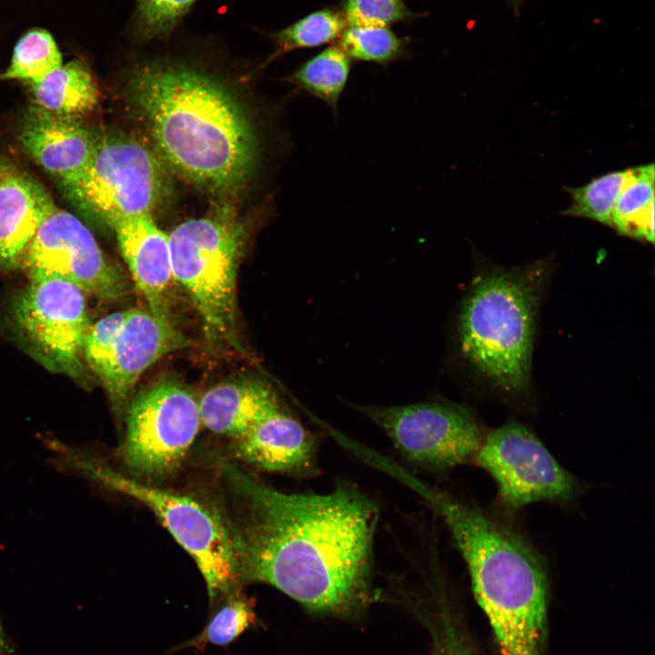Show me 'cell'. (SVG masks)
Wrapping results in <instances>:
<instances>
[{
    "label": "cell",
    "instance_id": "obj_1",
    "mask_svg": "<svg viewBox=\"0 0 655 655\" xmlns=\"http://www.w3.org/2000/svg\"><path fill=\"white\" fill-rule=\"evenodd\" d=\"M222 473L240 504L239 524L229 527L242 581L322 614L350 615L372 601L379 509L361 489L341 480L328 493H287L230 463Z\"/></svg>",
    "mask_w": 655,
    "mask_h": 655
},
{
    "label": "cell",
    "instance_id": "obj_29",
    "mask_svg": "<svg viewBox=\"0 0 655 655\" xmlns=\"http://www.w3.org/2000/svg\"><path fill=\"white\" fill-rule=\"evenodd\" d=\"M438 655H475L465 646V644L458 640L453 632H449L446 643L443 644Z\"/></svg>",
    "mask_w": 655,
    "mask_h": 655
},
{
    "label": "cell",
    "instance_id": "obj_20",
    "mask_svg": "<svg viewBox=\"0 0 655 655\" xmlns=\"http://www.w3.org/2000/svg\"><path fill=\"white\" fill-rule=\"evenodd\" d=\"M654 165L628 169L615 204L611 226L619 234L638 240H654Z\"/></svg>",
    "mask_w": 655,
    "mask_h": 655
},
{
    "label": "cell",
    "instance_id": "obj_11",
    "mask_svg": "<svg viewBox=\"0 0 655 655\" xmlns=\"http://www.w3.org/2000/svg\"><path fill=\"white\" fill-rule=\"evenodd\" d=\"M22 264L30 279H61L102 301L118 300L128 291L123 273L107 260L92 232L55 204L31 239Z\"/></svg>",
    "mask_w": 655,
    "mask_h": 655
},
{
    "label": "cell",
    "instance_id": "obj_25",
    "mask_svg": "<svg viewBox=\"0 0 655 655\" xmlns=\"http://www.w3.org/2000/svg\"><path fill=\"white\" fill-rule=\"evenodd\" d=\"M197 1L136 0L126 35L137 45L167 40Z\"/></svg>",
    "mask_w": 655,
    "mask_h": 655
},
{
    "label": "cell",
    "instance_id": "obj_7",
    "mask_svg": "<svg viewBox=\"0 0 655 655\" xmlns=\"http://www.w3.org/2000/svg\"><path fill=\"white\" fill-rule=\"evenodd\" d=\"M200 425L194 395L176 381L157 382L131 401L116 457L134 479L166 478L181 466Z\"/></svg>",
    "mask_w": 655,
    "mask_h": 655
},
{
    "label": "cell",
    "instance_id": "obj_17",
    "mask_svg": "<svg viewBox=\"0 0 655 655\" xmlns=\"http://www.w3.org/2000/svg\"><path fill=\"white\" fill-rule=\"evenodd\" d=\"M282 405L277 393L257 380L218 384L198 399L201 424L235 438Z\"/></svg>",
    "mask_w": 655,
    "mask_h": 655
},
{
    "label": "cell",
    "instance_id": "obj_30",
    "mask_svg": "<svg viewBox=\"0 0 655 655\" xmlns=\"http://www.w3.org/2000/svg\"><path fill=\"white\" fill-rule=\"evenodd\" d=\"M14 644L6 634L0 620V655H13Z\"/></svg>",
    "mask_w": 655,
    "mask_h": 655
},
{
    "label": "cell",
    "instance_id": "obj_13",
    "mask_svg": "<svg viewBox=\"0 0 655 655\" xmlns=\"http://www.w3.org/2000/svg\"><path fill=\"white\" fill-rule=\"evenodd\" d=\"M23 150L69 194L84 176L98 136L81 118L33 106L18 130Z\"/></svg>",
    "mask_w": 655,
    "mask_h": 655
},
{
    "label": "cell",
    "instance_id": "obj_18",
    "mask_svg": "<svg viewBox=\"0 0 655 655\" xmlns=\"http://www.w3.org/2000/svg\"><path fill=\"white\" fill-rule=\"evenodd\" d=\"M35 107L46 112L82 118L97 106L99 92L84 60H72L39 84L29 86Z\"/></svg>",
    "mask_w": 655,
    "mask_h": 655
},
{
    "label": "cell",
    "instance_id": "obj_26",
    "mask_svg": "<svg viewBox=\"0 0 655 655\" xmlns=\"http://www.w3.org/2000/svg\"><path fill=\"white\" fill-rule=\"evenodd\" d=\"M628 176V169L601 175L577 187H565L570 205L562 211L569 217L594 220L611 226L612 212Z\"/></svg>",
    "mask_w": 655,
    "mask_h": 655
},
{
    "label": "cell",
    "instance_id": "obj_15",
    "mask_svg": "<svg viewBox=\"0 0 655 655\" xmlns=\"http://www.w3.org/2000/svg\"><path fill=\"white\" fill-rule=\"evenodd\" d=\"M110 227L147 309L158 318L172 320L168 304L174 277L168 235L160 229L151 215L118 219Z\"/></svg>",
    "mask_w": 655,
    "mask_h": 655
},
{
    "label": "cell",
    "instance_id": "obj_24",
    "mask_svg": "<svg viewBox=\"0 0 655 655\" xmlns=\"http://www.w3.org/2000/svg\"><path fill=\"white\" fill-rule=\"evenodd\" d=\"M352 61L386 68L409 57L410 39L390 27L375 25H348L337 42Z\"/></svg>",
    "mask_w": 655,
    "mask_h": 655
},
{
    "label": "cell",
    "instance_id": "obj_16",
    "mask_svg": "<svg viewBox=\"0 0 655 655\" xmlns=\"http://www.w3.org/2000/svg\"><path fill=\"white\" fill-rule=\"evenodd\" d=\"M54 205L40 183L0 157V267L22 265L31 239Z\"/></svg>",
    "mask_w": 655,
    "mask_h": 655
},
{
    "label": "cell",
    "instance_id": "obj_5",
    "mask_svg": "<svg viewBox=\"0 0 655 655\" xmlns=\"http://www.w3.org/2000/svg\"><path fill=\"white\" fill-rule=\"evenodd\" d=\"M68 467L146 506L199 569L211 603L238 590L242 582L229 524L198 499L125 475L79 450L69 451Z\"/></svg>",
    "mask_w": 655,
    "mask_h": 655
},
{
    "label": "cell",
    "instance_id": "obj_3",
    "mask_svg": "<svg viewBox=\"0 0 655 655\" xmlns=\"http://www.w3.org/2000/svg\"><path fill=\"white\" fill-rule=\"evenodd\" d=\"M542 269L536 265L482 274L460 312L464 357L508 394L523 393L529 387Z\"/></svg>",
    "mask_w": 655,
    "mask_h": 655
},
{
    "label": "cell",
    "instance_id": "obj_23",
    "mask_svg": "<svg viewBox=\"0 0 655 655\" xmlns=\"http://www.w3.org/2000/svg\"><path fill=\"white\" fill-rule=\"evenodd\" d=\"M62 65V55L52 35L44 29H33L17 41L0 79L22 81L31 86L42 82Z\"/></svg>",
    "mask_w": 655,
    "mask_h": 655
},
{
    "label": "cell",
    "instance_id": "obj_9",
    "mask_svg": "<svg viewBox=\"0 0 655 655\" xmlns=\"http://www.w3.org/2000/svg\"><path fill=\"white\" fill-rule=\"evenodd\" d=\"M498 487V501L507 514L536 502L568 506L582 484L553 457L533 430L509 421L486 432L474 459Z\"/></svg>",
    "mask_w": 655,
    "mask_h": 655
},
{
    "label": "cell",
    "instance_id": "obj_27",
    "mask_svg": "<svg viewBox=\"0 0 655 655\" xmlns=\"http://www.w3.org/2000/svg\"><path fill=\"white\" fill-rule=\"evenodd\" d=\"M338 8L347 26L375 25L390 27L423 15L410 10L404 0H342Z\"/></svg>",
    "mask_w": 655,
    "mask_h": 655
},
{
    "label": "cell",
    "instance_id": "obj_14",
    "mask_svg": "<svg viewBox=\"0 0 655 655\" xmlns=\"http://www.w3.org/2000/svg\"><path fill=\"white\" fill-rule=\"evenodd\" d=\"M235 455L260 469L297 477L320 472V438L283 405L233 438Z\"/></svg>",
    "mask_w": 655,
    "mask_h": 655
},
{
    "label": "cell",
    "instance_id": "obj_2",
    "mask_svg": "<svg viewBox=\"0 0 655 655\" xmlns=\"http://www.w3.org/2000/svg\"><path fill=\"white\" fill-rule=\"evenodd\" d=\"M124 93L169 170L217 197L236 196L252 182L259 132L213 65L190 55L139 57L126 71Z\"/></svg>",
    "mask_w": 655,
    "mask_h": 655
},
{
    "label": "cell",
    "instance_id": "obj_22",
    "mask_svg": "<svg viewBox=\"0 0 655 655\" xmlns=\"http://www.w3.org/2000/svg\"><path fill=\"white\" fill-rule=\"evenodd\" d=\"M257 624L253 600L237 590L224 598L197 635L171 648L168 654L186 648L203 651L208 645L227 646Z\"/></svg>",
    "mask_w": 655,
    "mask_h": 655
},
{
    "label": "cell",
    "instance_id": "obj_28",
    "mask_svg": "<svg viewBox=\"0 0 655 655\" xmlns=\"http://www.w3.org/2000/svg\"><path fill=\"white\" fill-rule=\"evenodd\" d=\"M126 310L109 314L89 326L84 341V359L93 371L108 351L125 320Z\"/></svg>",
    "mask_w": 655,
    "mask_h": 655
},
{
    "label": "cell",
    "instance_id": "obj_10",
    "mask_svg": "<svg viewBox=\"0 0 655 655\" xmlns=\"http://www.w3.org/2000/svg\"><path fill=\"white\" fill-rule=\"evenodd\" d=\"M11 316L30 353L50 371L86 379L84 341L89 328L86 294L57 278H34L15 297Z\"/></svg>",
    "mask_w": 655,
    "mask_h": 655
},
{
    "label": "cell",
    "instance_id": "obj_8",
    "mask_svg": "<svg viewBox=\"0 0 655 655\" xmlns=\"http://www.w3.org/2000/svg\"><path fill=\"white\" fill-rule=\"evenodd\" d=\"M409 465L447 473L474 463L486 431L465 407L443 400L402 406H358Z\"/></svg>",
    "mask_w": 655,
    "mask_h": 655
},
{
    "label": "cell",
    "instance_id": "obj_6",
    "mask_svg": "<svg viewBox=\"0 0 655 655\" xmlns=\"http://www.w3.org/2000/svg\"><path fill=\"white\" fill-rule=\"evenodd\" d=\"M167 170L156 150L139 139L122 133L98 136L84 176L68 195L108 226L153 216L169 196Z\"/></svg>",
    "mask_w": 655,
    "mask_h": 655
},
{
    "label": "cell",
    "instance_id": "obj_19",
    "mask_svg": "<svg viewBox=\"0 0 655 655\" xmlns=\"http://www.w3.org/2000/svg\"><path fill=\"white\" fill-rule=\"evenodd\" d=\"M352 65L353 61L340 45L334 43L305 60L285 81L323 101L337 116Z\"/></svg>",
    "mask_w": 655,
    "mask_h": 655
},
{
    "label": "cell",
    "instance_id": "obj_21",
    "mask_svg": "<svg viewBox=\"0 0 655 655\" xmlns=\"http://www.w3.org/2000/svg\"><path fill=\"white\" fill-rule=\"evenodd\" d=\"M346 27V21L338 7L324 6L284 28L263 34L274 45L271 59H275L296 50L334 44Z\"/></svg>",
    "mask_w": 655,
    "mask_h": 655
},
{
    "label": "cell",
    "instance_id": "obj_12",
    "mask_svg": "<svg viewBox=\"0 0 655 655\" xmlns=\"http://www.w3.org/2000/svg\"><path fill=\"white\" fill-rule=\"evenodd\" d=\"M173 320L148 309L130 308L116 338L93 370L118 412L126 405L141 376L165 355L186 346Z\"/></svg>",
    "mask_w": 655,
    "mask_h": 655
},
{
    "label": "cell",
    "instance_id": "obj_4",
    "mask_svg": "<svg viewBox=\"0 0 655 655\" xmlns=\"http://www.w3.org/2000/svg\"><path fill=\"white\" fill-rule=\"evenodd\" d=\"M247 230L227 206L188 219L168 234L174 279L190 296L211 343L241 350L237 327V272Z\"/></svg>",
    "mask_w": 655,
    "mask_h": 655
}]
</instances>
